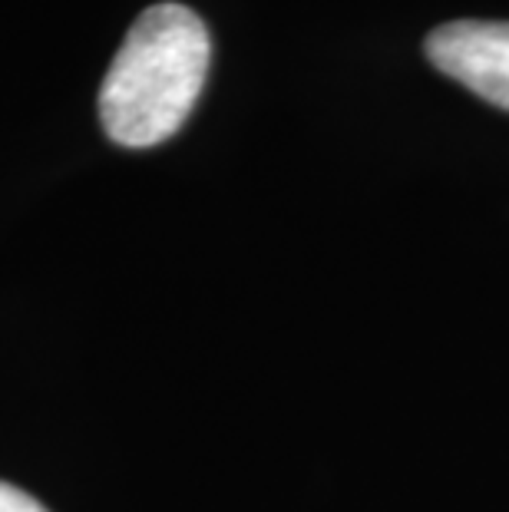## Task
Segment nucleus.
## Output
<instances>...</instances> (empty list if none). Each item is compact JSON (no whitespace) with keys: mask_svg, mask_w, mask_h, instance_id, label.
Wrapping results in <instances>:
<instances>
[{"mask_svg":"<svg viewBox=\"0 0 509 512\" xmlns=\"http://www.w3.org/2000/svg\"><path fill=\"white\" fill-rule=\"evenodd\" d=\"M0 512H47L30 493L0 479Z\"/></svg>","mask_w":509,"mask_h":512,"instance_id":"obj_3","label":"nucleus"},{"mask_svg":"<svg viewBox=\"0 0 509 512\" xmlns=\"http://www.w3.org/2000/svg\"><path fill=\"white\" fill-rule=\"evenodd\" d=\"M430 63L509 113V20H453L424 43Z\"/></svg>","mask_w":509,"mask_h":512,"instance_id":"obj_2","label":"nucleus"},{"mask_svg":"<svg viewBox=\"0 0 509 512\" xmlns=\"http://www.w3.org/2000/svg\"><path fill=\"white\" fill-rule=\"evenodd\" d=\"M209 30L182 4H153L129 27L100 86V123L113 143L149 149L176 136L209 76Z\"/></svg>","mask_w":509,"mask_h":512,"instance_id":"obj_1","label":"nucleus"}]
</instances>
